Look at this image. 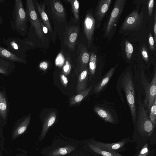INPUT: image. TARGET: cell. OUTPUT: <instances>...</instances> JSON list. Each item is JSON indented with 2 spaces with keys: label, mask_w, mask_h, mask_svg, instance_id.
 I'll return each instance as SVG.
<instances>
[{
  "label": "cell",
  "mask_w": 156,
  "mask_h": 156,
  "mask_svg": "<svg viewBox=\"0 0 156 156\" xmlns=\"http://www.w3.org/2000/svg\"><path fill=\"white\" fill-rule=\"evenodd\" d=\"M12 17L15 28L18 34L24 36L27 34L28 19L21 0H15Z\"/></svg>",
  "instance_id": "obj_1"
},
{
  "label": "cell",
  "mask_w": 156,
  "mask_h": 156,
  "mask_svg": "<svg viewBox=\"0 0 156 156\" xmlns=\"http://www.w3.org/2000/svg\"><path fill=\"white\" fill-rule=\"evenodd\" d=\"M122 84L132 118L135 122L136 117L135 91L132 76L129 73H127L123 76Z\"/></svg>",
  "instance_id": "obj_2"
},
{
  "label": "cell",
  "mask_w": 156,
  "mask_h": 156,
  "mask_svg": "<svg viewBox=\"0 0 156 156\" xmlns=\"http://www.w3.org/2000/svg\"><path fill=\"white\" fill-rule=\"evenodd\" d=\"M25 11L28 21H29L32 26L34 27L37 36L40 39L44 41L45 39L44 33L33 0H26Z\"/></svg>",
  "instance_id": "obj_3"
},
{
  "label": "cell",
  "mask_w": 156,
  "mask_h": 156,
  "mask_svg": "<svg viewBox=\"0 0 156 156\" xmlns=\"http://www.w3.org/2000/svg\"><path fill=\"white\" fill-rule=\"evenodd\" d=\"M144 12L133 10L126 17L121 27L124 30H133L140 29L143 21Z\"/></svg>",
  "instance_id": "obj_4"
},
{
  "label": "cell",
  "mask_w": 156,
  "mask_h": 156,
  "mask_svg": "<svg viewBox=\"0 0 156 156\" xmlns=\"http://www.w3.org/2000/svg\"><path fill=\"white\" fill-rule=\"evenodd\" d=\"M142 82L145 92L144 104L150 110L156 99V70L155 69L154 75L150 83L145 78L143 72L142 73Z\"/></svg>",
  "instance_id": "obj_5"
},
{
  "label": "cell",
  "mask_w": 156,
  "mask_h": 156,
  "mask_svg": "<svg viewBox=\"0 0 156 156\" xmlns=\"http://www.w3.org/2000/svg\"><path fill=\"white\" fill-rule=\"evenodd\" d=\"M126 0L115 1L113 9L108 20L106 28L105 34L108 35L117 23L124 8Z\"/></svg>",
  "instance_id": "obj_6"
},
{
  "label": "cell",
  "mask_w": 156,
  "mask_h": 156,
  "mask_svg": "<svg viewBox=\"0 0 156 156\" xmlns=\"http://www.w3.org/2000/svg\"><path fill=\"white\" fill-rule=\"evenodd\" d=\"M140 107L138 116L137 124L139 128L147 132L152 131L153 124L151 121L144 106L140 101Z\"/></svg>",
  "instance_id": "obj_7"
},
{
  "label": "cell",
  "mask_w": 156,
  "mask_h": 156,
  "mask_svg": "<svg viewBox=\"0 0 156 156\" xmlns=\"http://www.w3.org/2000/svg\"><path fill=\"white\" fill-rule=\"evenodd\" d=\"M95 21L92 13L88 11L85 16L83 22L84 32L89 46L93 41Z\"/></svg>",
  "instance_id": "obj_8"
},
{
  "label": "cell",
  "mask_w": 156,
  "mask_h": 156,
  "mask_svg": "<svg viewBox=\"0 0 156 156\" xmlns=\"http://www.w3.org/2000/svg\"><path fill=\"white\" fill-rule=\"evenodd\" d=\"M79 30V27L75 26H71L66 30L65 37V44L72 51L75 49Z\"/></svg>",
  "instance_id": "obj_9"
},
{
  "label": "cell",
  "mask_w": 156,
  "mask_h": 156,
  "mask_svg": "<svg viewBox=\"0 0 156 156\" xmlns=\"http://www.w3.org/2000/svg\"><path fill=\"white\" fill-rule=\"evenodd\" d=\"M77 53V61L80 66V71L82 72L86 68L89 61L90 56L87 47L81 44L78 45Z\"/></svg>",
  "instance_id": "obj_10"
},
{
  "label": "cell",
  "mask_w": 156,
  "mask_h": 156,
  "mask_svg": "<svg viewBox=\"0 0 156 156\" xmlns=\"http://www.w3.org/2000/svg\"><path fill=\"white\" fill-rule=\"evenodd\" d=\"M51 6L55 18L59 21L64 20L66 17L65 10L61 2L57 0H51Z\"/></svg>",
  "instance_id": "obj_11"
},
{
  "label": "cell",
  "mask_w": 156,
  "mask_h": 156,
  "mask_svg": "<svg viewBox=\"0 0 156 156\" xmlns=\"http://www.w3.org/2000/svg\"><path fill=\"white\" fill-rule=\"evenodd\" d=\"M56 115L53 112L47 115L44 119L42 131L39 137V140H42L45 136L49 128L55 122Z\"/></svg>",
  "instance_id": "obj_12"
},
{
  "label": "cell",
  "mask_w": 156,
  "mask_h": 156,
  "mask_svg": "<svg viewBox=\"0 0 156 156\" xmlns=\"http://www.w3.org/2000/svg\"><path fill=\"white\" fill-rule=\"evenodd\" d=\"M111 0H101L98 3L96 15L98 20H101L104 18L110 6Z\"/></svg>",
  "instance_id": "obj_13"
},
{
  "label": "cell",
  "mask_w": 156,
  "mask_h": 156,
  "mask_svg": "<svg viewBox=\"0 0 156 156\" xmlns=\"http://www.w3.org/2000/svg\"><path fill=\"white\" fill-rule=\"evenodd\" d=\"M88 81V69L86 68L79 75L76 88L77 94L85 90Z\"/></svg>",
  "instance_id": "obj_14"
},
{
  "label": "cell",
  "mask_w": 156,
  "mask_h": 156,
  "mask_svg": "<svg viewBox=\"0 0 156 156\" xmlns=\"http://www.w3.org/2000/svg\"><path fill=\"white\" fill-rule=\"evenodd\" d=\"M0 57L5 59L15 62L25 63V61L22 58L16 55L5 48L0 46Z\"/></svg>",
  "instance_id": "obj_15"
},
{
  "label": "cell",
  "mask_w": 156,
  "mask_h": 156,
  "mask_svg": "<svg viewBox=\"0 0 156 156\" xmlns=\"http://www.w3.org/2000/svg\"><path fill=\"white\" fill-rule=\"evenodd\" d=\"M118 64V63H117L115 67L112 68L103 77L101 80L95 86V91L97 93L100 92L108 83L112 76Z\"/></svg>",
  "instance_id": "obj_16"
},
{
  "label": "cell",
  "mask_w": 156,
  "mask_h": 156,
  "mask_svg": "<svg viewBox=\"0 0 156 156\" xmlns=\"http://www.w3.org/2000/svg\"><path fill=\"white\" fill-rule=\"evenodd\" d=\"M36 5L44 25L51 34L52 30L48 17L45 11L44 5L43 4L41 5L38 2H37Z\"/></svg>",
  "instance_id": "obj_17"
},
{
  "label": "cell",
  "mask_w": 156,
  "mask_h": 156,
  "mask_svg": "<svg viewBox=\"0 0 156 156\" xmlns=\"http://www.w3.org/2000/svg\"><path fill=\"white\" fill-rule=\"evenodd\" d=\"M75 147L73 146L67 145L63 147L55 149L51 151L49 156H61L68 154L75 149Z\"/></svg>",
  "instance_id": "obj_18"
},
{
  "label": "cell",
  "mask_w": 156,
  "mask_h": 156,
  "mask_svg": "<svg viewBox=\"0 0 156 156\" xmlns=\"http://www.w3.org/2000/svg\"><path fill=\"white\" fill-rule=\"evenodd\" d=\"M94 110L96 113L105 121L111 123L114 122L113 116L105 109L96 106L94 108Z\"/></svg>",
  "instance_id": "obj_19"
},
{
  "label": "cell",
  "mask_w": 156,
  "mask_h": 156,
  "mask_svg": "<svg viewBox=\"0 0 156 156\" xmlns=\"http://www.w3.org/2000/svg\"><path fill=\"white\" fill-rule=\"evenodd\" d=\"M92 86H90L82 91L73 96L69 101V104L73 105L81 101L88 94L92 88Z\"/></svg>",
  "instance_id": "obj_20"
},
{
  "label": "cell",
  "mask_w": 156,
  "mask_h": 156,
  "mask_svg": "<svg viewBox=\"0 0 156 156\" xmlns=\"http://www.w3.org/2000/svg\"><path fill=\"white\" fill-rule=\"evenodd\" d=\"M30 116H28L18 126L14 133L13 136V139L16 138L25 132L30 123Z\"/></svg>",
  "instance_id": "obj_21"
},
{
  "label": "cell",
  "mask_w": 156,
  "mask_h": 156,
  "mask_svg": "<svg viewBox=\"0 0 156 156\" xmlns=\"http://www.w3.org/2000/svg\"><path fill=\"white\" fill-rule=\"evenodd\" d=\"M8 110L7 103L4 94L0 91V115L4 119L6 118Z\"/></svg>",
  "instance_id": "obj_22"
},
{
  "label": "cell",
  "mask_w": 156,
  "mask_h": 156,
  "mask_svg": "<svg viewBox=\"0 0 156 156\" xmlns=\"http://www.w3.org/2000/svg\"><path fill=\"white\" fill-rule=\"evenodd\" d=\"M66 2L70 4L75 20L77 21L79 19V3L77 0H66Z\"/></svg>",
  "instance_id": "obj_23"
},
{
  "label": "cell",
  "mask_w": 156,
  "mask_h": 156,
  "mask_svg": "<svg viewBox=\"0 0 156 156\" xmlns=\"http://www.w3.org/2000/svg\"><path fill=\"white\" fill-rule=\"evenodd\" d=\"M89 61V71L91 74L94 75L96 67L97 62V56L94 52L91 53Z\"/></svg>",
  "instance_id": "obj_24"
},
{
  "label": "cell",
  "mask_w": 156,
  "mask_h": 156,
  "mask_svg": "<svg viewBox=\"0 0 156 156\" xmlns=\"http://www.w3.org/2000/svg\"><path fill=\"white\" fill-rule=\"evenodd\" d=\"M10 61L0 57V73L4 74L7 73Z\"/></svg>",
  "instance_id": "obj_25"
},
{
  "label": "cell",
  "mask_w": 156,
  "mask_h": 156,
  "mask_svg": "<svg viewBox=\"0 0 156 156\" xmlns=\"http://www.w3.org/2000/svg\"><path fill=\"white\" fill-rule=\"evenodd\" d=\"M149 118L153 124L155 125L156 120V99L150 109Z\"/></svg>",
  "instance_id": "obj_26"
},
{
  "label": "cell",
  "mask_w": 156,
  "mask_h": 156,
  "mask_svg": "<svg viewBox=\"0 0 156 156\" xmlns=\"http://www.w3.org/2000/svg\"><path fill=\"white\" fill-rule=\"evenodd\" d=\"M125 50L126 57L128 59H130L133 52V47L132 44L128 41L125 42Z\"/></svg>",
  "instance_id": "obj_27"
},
{
  "label": "cell",
  "mask_w": 156,
  "mask_h": 156,
  "mask_svg": "<svg viewBox=\"0 0 156 156\" xmlns=\"http://www.w3.org/2000/svg\"><path fill=\"white\" fill-rule=\"evenodd\" d=\"M71 69L70 63L68 60H67L62 68L63 73L66 75H68L70 73Z\"/></svg>",
  "instance_id": "obj_28"
},
{
  "label": "cell",
  "mask_w": 156,
  "mask_h": 156,
  "mask_svg": "<svg viewBox=\"0 0 156 156\" xmlns=\"http://www.w3.org/2000/svg\"><path fill=\"white\" fill-rule=\"evenodd\" d=\"M149 44L151 50L154 51L155 50V43L152 33L150 32L148 36Z\"/></svg>",
  "instance_id": "obj_29"
},
{
  "label": "cell",
  "mask_w": 156,
  "mask_h": 156,
  "mask_svg": "<svg viewBox=\"0 0 156 156\" xmlns=\"http://www.w3.org/2000/svg\"><path fill=\"white\" fill-rule=\"evenodd\" d=\"M141 53L143 59L146 62H148V55L147 48L145 46H143L141 48Z\"/></svg>",
  "instance_id": "obj_30"
},
{
  "label": "cell",
  "mask_w": 156,
  "mask_h": 156,
  "mask_svg": "<svg viewBox=\"0 0 156 156\" xmlns=\"http://www.w3.org/2000/svg\"><path fill=\"white\" fill-rule=\"evenodd\" d=\"M154 0H150L148 4V14L149 17L151 16L153 12L154 5Z\"/></svg>",
  "instance_id": "obj_31"
},
{
  "label": "cell",
  "mask_w": 156,
  "mask_h": 156,
  "mask_svg": "<svg viewBox=\"0 0 156 156\" xmlns=\"http://www.w3.org/2000/svg\"><path fill=\"white\" fill-rule=\"evenodd\" d=\"M60 78L63 85L64 87H66L68 83V80L66 76L64 74H61L60 75Z\"/></svg>",
  "instance_id": "obj_32"
},
{
  "label": "cell",
  "mask_w": 156,
  "mask_h": 156,
  "mask_svg": "<svg viewBox=\"0 0 156 156\" xmlns=\"http://www.w3.org/2000/svg\"><path fill=\"white\" fill-rule=\"evenodd\" d=\"M48 64L47 62L43 61L41 62L39 65L40 68L43 70L45 71L48 68Z\"/></svg>",
  "instance_id": "obj_33"
},
{
  "label": "cell",
  "mask_w": 156,
  "mask_h": 156,
  "mask_svg": "<svg viewBox=\"0 0 156 156\" xmlns=\"http://www.w3.org/2000/svg\"><path fill=\"white\" fill-rule=\"evenodd\" d=\"M153 32L154 36V41L155 44H156V12L154 13V20L153 25Z\"/></svg>",
  "instance_id": "obj_34"
},
{
  "label": "cell",
  "mask_w": 156,
  "mask_h": 156,
  "mask_svg": "<svg viewBox=\"0 0 156 156\" xmlns=\"http://www.w3.org/2000/svg\"><path fill=\"white\" fill-rule=\"evenodd\" d=\"M101 154L104 156H113L112 154L106 151L101 152Z\"/></svg>",
  "instance_id": "obj_35"
},
{
  "label": "cell",
  "mask_w": 156,
  "mask_h": 156,
  "mask_svg": "<svg viewBox=\"0 0 156 156\" xmlns=\"http://www.w3.org/2000/svg\"><path fill=\"white\" fill-rule=\"evenodd\" d=\"M120 147V144H116L112 146V149L114 150L118 149Z\"/></svg>",
  "instance_id": "obj_36"
},
{
  "label": "cell",
  "mask_w": 156,
  "mask_h": 156,
  "mask_svg": "<svg viewBox=\"0 0 156 156\" xmlns=\"http://www.w3.org/2000/svg\"><path fill=\"white\" fill-rule=\"evenodd\" d=\"M148 149L147 148H143L140 152V154H144L146 152H147L148 151Z\"/></svg>",
  "instance_id": "obj_37"
},
{
  "label": "cell",
  "mask_w": 156,
  "mask_h": 156,
  "mask_svg": "<svg viewBox=\"0 0 156 156\" xmlns=\"http://www.w3.org/2000/svg\"><path fill=\"white\" fill-rule=\"evenodd\" d=\"M3 22V20L1 17V16L0 15V24H2Z\"/></svg>",
  "instance_id": "obj_38"
}]
</instances>
